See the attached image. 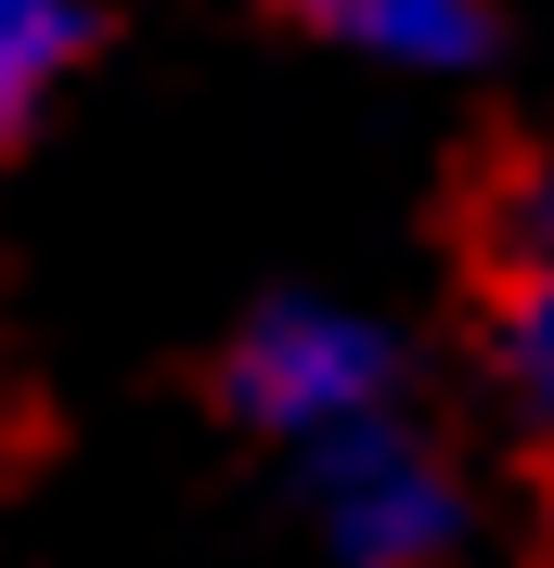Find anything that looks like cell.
Segmentation results:
<instances>
[{
  "instance_id": "cell-5",
  "label": "cell",
  "mask_w": 554,
  "mask_h": 568,
  "mask_svg": "<svg viewBox=\"0 0 554 568\" xmlns=\"http://www.w3.org/2000/svg\"><path fill=\"white\" fill-rule=\"evenodd\" d=\"M78 52H91V0H0V142L65 91Z\"/></svg>"
},
{
  "instance_id": "cell-4",
  "label": "cell",
  "mask_w": 554,
  "mask_h": 568,
  "mask_svg": "<svg viewBox=\"0 0 554 568\" xmlns=\"http://www.w3.org/2000/svg\"><path fill=\"white\" fill-rule=\"evenodd\" d=\"M336 52H361V65L387 78H478L490 65V0H297Z\"/></svg>"
},
{
  "instance_id": "cell-3",
  "label": "cell",
  "mask_w": 554,
  "mask_h": 568,
  "mask_svg": "<svg viewBox=\"0 0 554 568\" xmlns=\"http://www.w3.org/2000/svg\"><path fill=\"white\" fill-rule=\"evenodd\" d=\"M490 375L529 426H554V169L503 194V246H490Z\"/></svg>"
},
{
  "instance_id": "cell-2",
  "label": "cell",
  "mask_w": 554,
  "mask_h": 568,
  "mask_svg": "<svg viewBox=\"0 0 554 568\" xmlns=\"http://www.w3.org/2000/svg\"><path fill=\"white\" fill-rule=\"evenodd\" d=\"M297 491H310V530L336 568H451L464 530H478V504H464V465L425 439L413 414L387 426H348L297 465Z\"/></svg>"
},
{
  "instance_id": "cell-1",
  "label": "cell",
  "mask_w": 554,
  "mask_h": 568,
  "mask_svg": "<svg viewBox=\"0 0 554 568\" xmlns=\"http://www.w3.org/2000/svg\"><path fill=\"white\" fill-rule=\"evenodd\" d=\"M219 400L310 465L322 439L400 414V336L375 311H348V297H271V311H245L233 362H219Z\"/></svg>"
}]
</instances>
